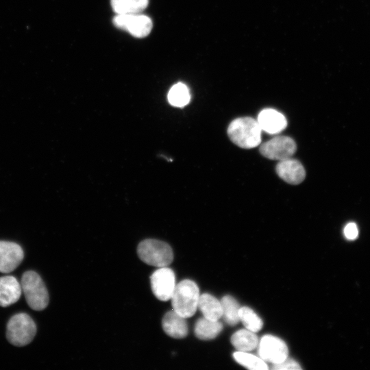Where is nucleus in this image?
I'll use <instances>...</instances> for the list:
<instances>
[{
  "label": "nucleus",
  "mask_w": 370,
  "mask_h": 370,
  "mask_svg": "<svg viewBox=\"0 0 370 370\" xmlns=\"http://www.w3.org/2000/svg\"><path fill=\"white\" fill-rule=\"evenodd\" d=\"M21 291V285L14 276L0 277V306L8 307L16 303Z\"/></svg>",
  "instance_id": "14"
},
{
  "label": "nucleus",
  "mask_w": 370,
  "mask_h": 370,
  "mask_svg": "<svg viewBox=\"0 0 370 370\" xmlns=\"http://www.w3.org/2000/svg\"><path fill=\"white\" fill-rule=\"evenodd\" d=\"M113 23L117 28L127 31L136 38L148 36L153 25L150 18L140 14H116Z\"/></svg>",
  "instance_id": "6"
},
{
  "label": "nucleus",
  "mask_w": 370,
  "mask_h": 370,
  "mask_svg": "<svg viewBox=\"0 0 370 370\" xmlns=\"http://www.w3.org/2000/svg\"><path fill=\"white\" fill-rule=\"evenodd\" d=\"M275 171L280 178L291 184H299L306 177L303 165L298 160L291 158L280 160Z\"/></svg>",
  "instance_id": "11"
},
{
  "label": "nucleus",
  "mask_w": 370,
  "mask_h": 370,
  "mask_svg": "<svg viewBox=\"0 0 370 370\" xmlns=\"http://www.w3.org/2000/svg\"><path fill=\"white\" fill-rule=\"evenodd\" d=\"M258 346L259 356L272 365L279 364L288 358V349L286 343L275 336L264 335Z\"/></svg>",
  "instance_id": "8"
},
{
  "label": "nucleus",
  "mask_w": 370,
  "mask_h": 370,
  "mask_svg": "<svg viewBox=\"0 0 370 370\" xmlns=\"http://www.w3.org/2000/svg\"><path fill=\"white\" fill-rule=\"evenodd\" d=\"M24 257L22 247L17 243L0 241V272L8 273L21 263Z\"/></svg>",
  "instance_id": "10"
},
{
  "label": "nucleus",
  "mask_w": 370,
  "mask_h": 370,
  "mask_svg": "<svg viewBox=\"0 0 370 370\" xmlns=\"http://www.w3.org/2000/svg\"><path fill=\"white\" fill-rule=\"evenodd\" d=\"M271 369L275 370H296L301 369V367L297 362L291 358H287L286 360L279 364L273 365Z\"/></svg>",
  "instance_id": "23"
},
{
  "label": "nucleus",
  "mask_w": 370,
  "mask_h": 370,
  "mask_svg": "<svg viewBox=\"0 0 370 370\" xmlns=\"http://www.w3.org/2000/svg\"><path fill=\"white\" fill-rule=\"evenodd\" d=\"M240 321L246 329L256 332L262 328V321L259 316L250 308L244 306L240 308Z\"/></svg>",
  "instance_id": "22"
},
{
  "label": "nucleus",
  "mask_w": 370,
  "mask_h": 370,
  "mask_svg": "<svg viewBox=\"0 0 370 370\" xmlns=\"http://www.w3.org/2000/svg\"><path fill=\"white\" fill-rule=\"evenodd\" d=\"M261 131L257 120L251 117H241L230 123L227 132L235 145L243 149H251L260 145Z\"/></svg>",
  "instance_id": "1"
},
{
  "label": "nucleus",
  "mask_w": 370,
  "mask_h": 370,
  "mask_svg": "<svg viewBox=\"0 0 370 370\" xmlns=\"http://www.w3.org/2000/svg\"><path fill=\"white\" fill-rule=\"evenodd\" d=\"M111 5L116 14H140L148 5V0H111Z\"/></svg>",
  "instance_id": "18"
},
{
  "label": "nucleus",
  "mask_w": 370,
  "mask_h": 370,
  "mask_svg": "<svg viewBox=\"0 0 370 370\" xmlns=\"http://www.w3.org/2000/svg\"><path fill=\"white\" fill-rule=\"evenodd\" d=\"M21 288L29 306L37 311L44 310L49 304V294L40 276L34 271H25L21 278Z\"/></svg>",
  "instance_id": "3"
},
{
  "label": "nucleus",
  "mask_w": 370,
  "mask_h": 370,
  "mask_svg": "<svg viewBox=\"0 0 370 370\" xmlns=\"http://www.w3.org/2000/svg\"><path fill=\"white\" fill-rule=\"evenodd\" d=\"M199 289L190 280H184L176 284L171 298L173 310L187 319L196 312L199 299Z\"/></svg>",
  "instance_id": "2"
},
{
  "label": "nucleus",
  "mask_w": 370,
  "mask_h": 370,
  "mask_svg": "<svg viewBox=\"0 0 370 370\" xmlns=\"http://www.w3.org/2000/svg\"><path fill=\"white\" fill-rule=\"evenodd\" d=\"M222 307V317L230 325H234L240 321V306L238 301L230 295L223 297L220 301Z\"/></svg>",
  "instance_id": "19"
},
{
  "label": "nucleus",
  "mask_w": 370,
  "mask_h": 370,
  "mask_svg": "<svg viewBox=\"0 0 370 370\" xmlns=\"http://www.w3.org/2000/svg\"><path fill=\"white\" fill-rule=\"evenodd\" d=\"M297 149L296 143L288 136H279L260 147V153L267 158L282 160L291 158Z\"/></svg>",
  "instance_id": "9"
},
{
  "label": "nucleus",
  "mask_w": 370,
  "mask_h": 370,
  "mask_svg": "<svg viewBox=\"0 0 370 370\" xmlns=\"http://www.w3.org/2000/svg\"><path fill=\"white\" fill-rule=\"evenodd\" d=\"M186 318L173 310L166 312L162 321L164 332L174 338H183L188 334V325Z\"/></svg>",
  "instance_id": "13"
},
{
  "label": "nucleus",
  "mask_w": 370,
  "mask_h": 370,
  "mask_svg": "<svg viewBox=\"0 0 370 370\" xmlns=\"http://www.w3.org/2000/svg\"><path fill=\"white\" fill-rule=\"evenodd\" d=\"M36 334V323L26 313L14 314L7 323V338L14 346L23 347L28 345Z\"/></svg>",
  "instance_id": "5"
},
{
  "label": "nucleus",
  "mask_w": 370,
  "mask_h": 370,
  "mask_svg": "<svg viewBox=\"0 0 370 370\" xmlns=\"http://www.w3.org/2000/svg\"><path fill=\"white\" fill-rule=\"evenodd\" d=\"M197 308L203 314V317L213 321H219L222 317L221 301L208 293L200 295Z\"/></svg>",
  "instance_id": "15"
},
{
  "label": "nucleus",
  "mask_w": 370,
  "mask_h": 370,
  "mask_svg": "<svg viewBox=\"0 0 370 370\" xmlns=\"http://www.w3.org/2000/svg\"><path fill=\"white\" fill-rule=\"evenodd\" d=\"M223 329V325L219 321H213L205 317L199 319L195 325V336L204 341L216 338Z\"/></svg>",
  "instance_id": "16"
},
{
  "label": "nucleus",
  "mask_w": 370,
  "mask_h": 370,
  "mask_svg": "<svg viewBox=\"0 0 370 370\" xmlns=\"http://www.w3.org/2000/svg\"><path fill=\"white\" fill-rule=\"evenodd\" d=\"M233 346L241 352H249L258 347V338L256 334L247 329L236 332L231 337Z\"/></svg>",
  "instance_id": "17"
},
{
  "label": "nucleus",
  "mask_w": 370,
  "mask_h": 370,
  "mask_svg": "<svg viewBox=\"0 0 370 370\" xmlns=\"http://www.w3.org/2000/svg\"><path fill=\"white\" fill-rule=\"evenodd\" d=\"M152 292L157 299L165 301L171 299L176 286L173 271L167 267H159L150 276Z\"/></svg>",
  "instance_id": "7"
},
{
  "label": "nucleus",
  "mask_w": 370,
  "mask_h": 370,
  "mask_svg": "<svg viewBox=\"0 0 370 370\" xmlns=\"http://www.w3.org/2000/svg\"><path fill=\"white\" fill-rule=\"evenodd\" d=\"M257 121L262 130L271 134L281 132L287 125L285 116L271 108L262 110L258 116Z\"/></svg>",
  "instance_id": "12"
},
{
  "label": "nucleus",
  "mask_w": 370,
  "mask_h": 370,
  "mask_svg": "<svg viewBox=\"0 0 370 370\" xmlns=\"http://www.w3.org/2000/svg\"><path fill=\"white\" fill-rule=\"evenodd\" d=\"M167 97L169 102L175 107L185 106L190 99V95L187 86L181 82L174 84L171 88Z\"/></svg>",
  "instance_id": "20"
},
{
  "label": "nucleus",
  "mask_w": 370,
  "mask_h": 370,
  "mask_svg": "<svg viewBox=\"0 0 370 370\" xmlns=\"http://www.w3.org/2000/svg\"><path fill=\"white\" fill-rule=\"evenodd\" d=\"M137 253L142 261L157 267H167L173 260L171 247L166 243L156 239H146L140 242Z\"/></svg>",
  "instance_id": "4"
},
{
  "label": "nucleus",
  "mask_w": 370,
  "mask_h": 370,
  "mask_svg": "<svg viewBox=\"0 0 370 370\" xmlns=\"http://www.w3.org/2000/svg\"><path fill=\"white\" fill-rule=\"evenodd\" d=\"M358 228L355 223H348L345 229H344V234L347 238L348 239H354L358 236Z\"/></svg>",
  "instance_id": "24"
},
{
  "label": "nucleus",
  "mask_w": 370,
  "mask_h": 370,
  "mask_svg": "<svg viewBox=\"0 0 370 370\" xmlns=\"http://www.w3.org/2000/svg\"><path fill=\"white\" fill-rule=\"evenodd\" d=\"M233 356L237 362L249 369L266 370L269 369L266 362L260 357L247 352L237 351L233 354Z\"/></svg>",
  "instance_id": "21"
}]
</instances>
